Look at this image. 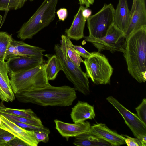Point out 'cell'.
<instances>
[{
    "label": "cell",
    "instance_id": "12",
    "mask_svg": "<svg viewBox=\"0 0 146 146\" xmlns=\"http://www.w3.org/2000/svg\"><path fill=\"white\" fill-rule=\"evenodd\" d=\"M130 12V24L125 33L126 37L135 31L146 25V0H135Z\"/></svg>",
    "mask_w": 146,
    "mask_h": 146
},
{
    "label": "cell",
    "instance_id": "35",
    "mask_svg": "<svg viewBox=\"0 0 146 146\" xmlns=\"http://www.w3.org/2000/svg\"><path fill=\"white\" fill-rule=\"evenodd\" d=\"M92 11L90 10L86 7H84L82 11L83 16L87 19L91 15Z\"/></svg>",
    "mask_w": 146,
    "mask_h": 146
},
{
    "label": "cell",
    "instance_id": "20",
    "mask_svg": "<svg viewBox=\"0 0 146 146\" xmlns=\"http://www.w3.org/2000/svg\"><path fill=\"white\" fill-rule=\"evenodd\" d=\"M73 143L77 146H111L108 142L98 137L90 132L75 137Z\"/></svg>",
    "mask_w": 146,
    "mask_h": 146
},
{
    "label": "cell",
    "instance_id": "2",
    "mask_svg": "<svg viewBox=\"0 0 146 146\" xmlns=\"http://www.w3.org/2000/svg\"><path fill=\"white\" fill-rule=\"evenodd\" d=\"M128 71L139 83L146 81V25L126 37L123 53Z\"/></svg>",
    "mask_w": 146,
    "mask_h": 146
},
{
    "label": "cell",
    "instance_id": "17",
    "mask_svg": "<svg viewBox=\"0 0 146 146\" xmlns=\"http://www.w3.org/2000/svg\"><path fill=\"white\" fill-rule=\"evenodd\" d=\"M84 7L82 6H80L77 13L74 16L70 27L65 31L66 36L70 39L78 40L84 37V31L86 21L82 14Z\"/></svg>",
    "mask_w": 146,
    "mask_h": 146
},
{
    "label": "cell",
    "instance_id": "5",
    "mask_svg": "<svg viewBox=\"0 0 146 146\" xmlns=\"http://www.w3.org/2000/svg\"><path fill=\"white\" fill-rule=\"evenodd\" d=\"M45 66L46 64L44 63L29 70L9 74L10 83L14 94L41 88L49 85Z\"/></svg>",
    "mask_w": 146,
    "mask_h": 146
},
{
    "label": "cell",
    "instance_id": "24",
    "mask_svg": "<svg viewBox=\"0 0 146 146\" xmlns=\"http://www.w3.org/2000/svg\"><path fill=\"white\" fill-rule=\"evenodd\" d=\"M67 52L70 59L75 64L80 66L81 63H84V61L78 54L73 47V44L70 39L66 36L64 35Z\"/></svg>",
    "mask_w": 146,
    "mask_h": 146
},
{
    "label": "cell",
    "instance_id": "27",
    "mask_svg": "<svg viewBox=\"0 0 146 146\" xmlns=\"http://www.w3.org/2000/svg\"><path fill=\"white\" fill-rule=\"evenodd\" d=\"M137 115L140 119L146 125V99L144 98L141 103L135 108Z\"/></svg>",
    "mask_w": 146,
    "mask_h": 146
},
{
    "label": "cell",
    "instance_id": "18",
    "mask_svg": "<svg viewBox=\"0 0 146 146\" xmlns=\"http://www.w3.org/2000/svg\"><path fill=\"white\" fill-rule=\"evenodd\" d=\"M70 116L74 123L94 119L95 114L94 107L87 102L78 101L72 108Z\"/></svg>",
    "mask_w": 146,
    "mask_h": 146
},
{
    "label": "cell",
    "instance_id": "39",
    "mask_svg": "<svg viewBox=\"0 0 146 146\" xmlns=\"http://www.w3.org/2000/svg\"><path fill=\"white\" fill-rule=\"evenodd\" d=\"M29 0V1H33V0Z\"/></svg>",
    "mask_w": 146,
    "mask_h": 146
},
{
    "label": "cell",
    "instance_id": "23",
    "mask_svg": "<svg viewBox=\"0 0 146 146\" xmlns=\"http://www.w3.org/2000/svg\"><path fill=\"white\" fill-rule=\"evenodd\" d=\"M0 114L12 121H16L37 126H44L39 118H30L10 114L0 110Z\"/></svg>",
    "mask_w": 146,
    "mask_h": 146
},
{
    "label": "cell",
    "instance_id": "10",
    "mask_svg": "<svg viewBox=\"0 0 146 146\" xmlns=\"http://www.w3.org/2000/svg\"><path fill=\"white\" fill-rule=\"evenodd\" d=\"M9 74L16 73L35 68L44 63L43 56H15L8 58Z\"/></svg>",
    "mask_w": 146,
    "mask_h": 146
},
{
    "label": "cell",
    "instance_id": "26",
    "mask_svg": "<svg viewBox=\"0 0 146 146\" xmlns=\"http://www.w3.org/2000/svg\"><path fill=\"white\" fill-rule=\"evenodd\" d=\"M11 35L6 32H0V59L5 60L7 47L12 39Z\"/></svg>",
    "mask_w": 146,
    "mask_h": 146
},
{
    "label": "cell",
    "instance_id": "32",
    "mask_svg": "<svg viewBox=\"0 0 146 146\" xmlns=\"http://www.w3.org/2000/svg\"><path fill=\"white\" fill-rule=\"evenodd\" d=\"M73 47L80 56L87 58L91 55V53L88 52L80 46L73 45Z\"/></svg>",
    "mask_w": 146,
    "mask_h": 146
},
{
    "label": "cell",
    "instance_id": "38",
    "mask_svg": "<svg viewBox=\"0 0 146 146\" xmlns=\"http://www.w3.org/2000/svg\"><path fill=\"white\" fill-rule=\"evenodd\" d=\"M1 122H2L1 119V117H0V125L1 123Z\"/></svg>",
    "mask_w": 146,
    "mask_h": 146
},
{
    "label": "cell",
    "instance_id": "11",
    "mask_svg": "<svg viewBox=\"0 0 146 146\" xmlns=\"http://www.w3.org/2000/svg\"><path fill=\"white\" fill-rule=\"evenodd\" d=\"M1 123L0 128L6 130L25 143L28 146H37L38 143L36 139L33 130H27L15 124L0 114Z\"/></svg>",
    "mask_w": 146,
    "mask_h": 146
},
{
    "label": "cell",
    "instance_id": "6",
    "mask_svg": "<svg viewBox=\"0 0 146 146\" xmlns=\"http://www.w3.org/2000/svg\"><path fill=\"white\" fill-rule=\"evenodd\" d=\"M84 63L88 77L94 84H106L110 82L113 68L105 55L98 51L92 52Z\"/></svg>",
    "mask_w": 146,
    "mask_h": 146
},
{
    "label": "cell",
    "instance_id": "31",
    "mask_svg": "<svg viewBox=\"0 0 146 146\" xmlns=\"http://www.w3.org/2000/svg\"><path fill=\"white\" fill-rule=\"evenodd\" d=\"M15 56H19V54L16 46L11 44L10 42L6 50L5 58L6 59L7 58Z\"/></svg>",
    "mask_w": 146,
    "mask_h": 146
},
{
    "label": "cell",
    "instance_id": "29",
    "mask_svg": "<svg viewBox=\"0 0 146 146\" xmlns=\"http://www.w3.org/2000/svg\"><path fill=\"white\" fill-rule=\"evenodd\" d=\"M15 137L11 133L0 128V146H6L7 143Z\"/></svg>",
    "mask_w": 146,
    "mask_h": 146
},
{
    "label": "cell",
    "instance_id": "14",
    "mask_svg": "<svg viewBox=\"0 0 146 146\" xmlns=\"http://www.w3.org/2000/svg\"><path fill=\"white\" fill-rule=\"evenodd\" d=\"M90 132L112 146H119L125 144L121 135L110 129L105 124L100 123L91 126Z\"/></svg>",
    "mask_w": 146,
    "mask_h": 146
},
{
    "label": "cell",
    "instance_id": "30",
    "mask_svg": "<svg viewBox=\"0 0 146 146\" xmlns=\"http://www.w3.org/2000/svg\"><path fill=\"white\" fill-rule=\"evenodd\" d=\"M35 137L39 143L40 142H47L49 140V134L44 131H34Z\"/></svg>",
    "mask_w": 146,
    "mask_h": 146
},
{
    "label": "cell",
    "instance_id": "25",
    "mask_svg": "<svg viewBox=\"0 0 146 146\" xmlns=\"http://www.w3.org/2000/svg\"><path fill=\"white\" fill-rule=\"evenodd\" d=\"M27 0H0V11H8L21 8Z\"/></svg>",
    "mask_w": 146,
    "mask_h": 146
},
{
    "label": "cell",
    "instance_id": "16",
    "mask_svg": "<svg viewBox=\"0 0 146 146\" xmlns=\"http://www.w3.org/2000/svg\"><path fill=\"white\" fill-rule=\"evenodd\" d=\"M131 19L127 0H119L115 10L114 24L125 33L126 32Z\"/></svg>",
    "mask_w": 146,
    "mask_h": 146
},
{
    "label": "cell",
    "instance_id": "8",
    "mask_svg": "<svg viewBox=\"0 0 146 146\" xmlns=\"http://www.w3.org/2000/svg\"><path fill=\"white\" fill-rule=\"evenodd\" d=\"M92 43L98 52L106 50L111 52H119L123 53L125 50L126 37L125 33L114 23L109 29L105 35L100 38L84 37Z\"/></svg>",
    "mask_w": 146,
    "mask_h": 146
},
{
    "label": "cell",
    "instance_id": "37",
    "mask_svg": "<svg viewBox=\"0 0 146 146\" xmlns=\"http://www.w3.org/2000/svg\"><path fill=\"white\" fill-rule=\"evenodd\" d=\"M2 17L1 15H0V24H1V22L2 21Z\"/></svg>",
    "mask_w": 146,
    "mask_h": 146
},
{
    "label": "cell",
    "instance_id": "21",
    "mask_svg": "<svg viewBox=\"0 0 146 146\" xmlns=\"http://www.w3.org/2000/svg\"><path fill=\"white\" fill-rule=\"evenodd\" d=\"M46 63L45 71L48 80H54L58 73L61 70L59 62L56 55L48 57Z\"/></svg>",
    "mask_w": 146,
    "mask_h": 146
},
{
    "label": "cell",
    "instance_id": "15",
    "mask_svg": "<svg viewBox=\"0 0 146 146\" xmlns=\"http://www.w3.org/2000/svg\"><path fill=\"white\" fill-rule=\"evenodd\" d=\"M8 74L6 62L0 59V99L7 102H12L15 98Z\"/></svg>",
    "mask_w": 146,
    "mask_h": 146
},
{
    "label": "cell",
    "instance_id": "7",
    "mask_svg": "<svg viewBox=\"0 0 146 146\" xmlns=\"http://www.w3.org/2000/svg\"><path fill=\"white\" fill-rule=\"evenodd\" d=\"M115 10L112 4H104L99 11L87 19L88 37L98 38L105 35L114 23Z\"/></svg>",
    "mask_w": 146,
    "mask_h": 146
},
{
    "label": "cell",
    "instance_id": "33",
    "mask_svg": "<svg viewBox=\"0 0 146 146\" xmlns=\"http://www.w3.org/2000/svg\"><path fill=\"white\" fill-rule=\"evenodd\" d=\"M28 146L24 141L15 136L12 139L7 142L6 146Z\"/></svg>",
    "mask_w": 146,
    "mask_h": 146
},
{
    "label": "cell",
    "instance_id": "34",
    "mask_svg": "<svg viewBox=\"0 0 146 146\" xmlns=\"http://www.w3.org/2000/svg\"><path fill=\"white\" fill-rule=\"evenodd\" d=\"M56 13L59 20L63 21L67 17L68 11L66 8L60 9L57 11Z\"/></svg>",
    "mask_w": 146,
    "mask_h": 146
},
{
    "label": "cell",
    "instance_id": "4",
    "mask_svg": "<svg viewBox=\"0 0 146 146\" xmlns=\"http://www.w3.org/2000/svg\"><path fill=\"white\" fill-rule=\"evenodd\" d=\"M58 0H44L29 20L18 31L17 37L23 40L31 39L54 19Z\"/></svg>",
    "mask_w": 146,
    "mask_h": 146
},
{
    "label": "cell",
    "instance_id": "19",
    "mask_svg": "<svg viewBox=\"0 0 146 146\" xmlns=\"http://www.w3.org/2000/svg\"><path fill=\"white\" fill-rule=\"evenodd\" d=\"M10 42L16 46L19 56H43V53L45 51V49L41 47L31 45L22 41L15 40L13 38Z\"/></svg>",
    "mask_w": 146,
    "mask_h": 146
},
{
    "label": "cell",
    "instance_id": "3",
    "mask_svg": "<svg viewBox=\"0 0 146 146\" xmlns=\"http://www.w3.org/2000/svg\"><path fill=\"white\" fill-rule=\"evenodd\" d=\"M62 35L60 44H56L54 50L63 71L67 78L74 86L76 90L85 95L90 93L88 78L86 73L82 70L80 66L73 63L69 58L64 37Z\"/></svg>",
    "mask_w": 146,
    "mask_h": 146
},
{
    "label": "cell",
    "instance_id": "1",
    "mask_svg": "<svg viewBox=\"0 0 146 146\" xmlns=\"http://www.w3.org/2000/svg\"><path fill=\"white\" fill-rule=\"evenodd\" d=\"M76 90L69 86L56 87L50 84L43 88L23 91L15 94L20 102L42 106H71L77 98Z\"/></svg>",
    "mask_w": 146,
    "mask_h": 146
},
{
    "label": "cell",
    "instance_id": "36",
    "mask_svg": "<svg viewBox=\"0 0 146 146\" xmlns=\"http://www.w3.org/2000/svg\"><path fill=\"white\" fill-rule=\"evenodd\" d=\"M94 0H88V2L90 5H92L94 2Z\"/></svg>",
    "mask_w": 146,
    "mask_h": 146
},
{
    "label": "cell",
    "instance_id": "9",
    "mask_svg": "<svg viewBox=\"0 0 146 146\" xmlns=\"http://www.w3.org/2000/svg\"><path fill=\"white\" fill-rule=\"evenodd\" d=\"M106 99L121 115L125 124L131 130L134 137L146 143V125L140 119L137 115L126 109L113 96H110Z\"/></svg>",
    "mask_w": 146,
    "mask_h": 146
},
{
    "label": "cell",
    "instance_id": "22",
    "mask_svg": "<svg viewBox=\"0 0 146 146\" xmlns=\"http://www.w3.org/2000/svg\"><path fill=\"white\" fill-rule=\"evenodd\" d=\"M0 110L7 113L22 117L30 118H38L30 109H16L9 108L5 106L2 102L0 103Z\"/></svg>",
    "mask_w": 146,
    "mask_h": 146
},
{
    "label": "cell",
    "instance_id": "28",
    "mask_svg": "<svg viewBox=\"0 0 146 146\" xmlns=\"http://www.w3.org/2000/svg\"><path fill=\"white\" fill-rule=\"evenodd\" d=\"M125 144L128 146H146V143L137 138H133L127 135H121Z\"/></svg>",
    "mask_w": 146,
    "mask_h": 146
},
{
    "label": "cell",
    "instance_id": "13",
    "mask_svg": "<svg viewBox=\"0 0 146 146\" xmlns=\"http://www.w3.org/2000/svg\"><path fill=\"white\" fill-rule=\"evenodd\" d=\"M55 128L59 133L68 141L70 137H75L90 131V124L88 121L70 123L58 119L54 120Z\"/></svg>",
    "mask_w": 146,
    "mask_h": 146
}]
</instances>
